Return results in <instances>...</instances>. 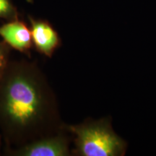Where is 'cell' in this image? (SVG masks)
<instances>
[{"mask_svg":"<svg viewBox=\"0 0 156 156\" xmlns=\"http://www.w3.org/2000/svg\"><path fill=\"white\" fill-rule=\"evenodd\" d=\"M69 130L76 136L75 153L83 156H123L127 142L115 133L112 117L98 121H86L77 126H70Z\"/></svg>","mask_w":156,"mask_h":156,"instance_id":"obj_2","label":"cell"},{"mask_svg":"<svg viewBox=\"0 0 156 156\" xmlns=\"http://www.w3.org/2000/svg\"><path fill=\"white\" fill-rule=\"evenodd\" d=\"M20 153L26 156L68 155V142L64 136H58L29 145L21 150Z\"/></svg>","mask_w":156,"mask_h":156,"instance_id":"obj_3","label":"cell"},{"mask_svg":"<svg viewBox=\"0 0 156 156\" xmlns=\"http://www.w3.org/2000/svg\"><path fill=\"white\" fill-rule=\"evenodd\" d=\"M11 9L8 0H0V17L9 14Z\"/></svg>","mask_w":156,"mask_h":156,"instance_id":"obj_6","label":"cell"},{"mask_svg":"<svg viewBox=\"0 0 156 156\" xmlns=\"http://www.w3.org/2000/svg\"><path fill=\"white\" fill-rule=\"evenodd\" d=\"M44 110V96L34 78L25 73L9 77L0 102V112L6 122L17 129L28 128L38 122Z\"/></svg>","mask_w":156,"mask_h":156,"instance_id":"obj_1","label":"cell"},{"mask_svg":"<svg viewBox=\"0 0 156 156\" xmlns=\"http://www.w3.org/2000/svg\"><path fill=\"white\" fill-rule=\"evenodd\" d=\"M5 54H4L2 50L0 48V76L3 73V70L5 69Z\"/></svg>","mask_w":156,"mask_h":156,"instance_id":"obj_7","label":"cell"},{"mask_svg":"<svg viewBox=\"0 0 156 156\" xmlns=\"http://www.w3.org/2000/svg\"><path fill=\"white\" fill-rule=\"evenodd\" d=\"M32 39L39 51L51 56L58 47L60 40L57 33L48 23L32 20Z\"/></svg>","mask_w":156,"mask_h":156,"instance_id":"obj_4","label":"cell"},{"mask_svg":"<svg viewBox=\"0 0 156 156\" xmlns=\"http://www.w3.org/2000/svg\"><path fill=\"white\" fill-rule=\"evenodd\" d=\"M0 36L13 48L23 51L30 46L32 35L23 23L15 21L0 27Z\"/></svg>","mask_w":156,"mask_h":156,"instance_id":"obj_5","label":"cell"}]
</instances>
